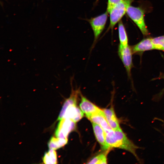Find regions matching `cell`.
I'll return each mask as SVG.
<instances>
[{"instance_id":"cell-1","label":"cell","mask_w":164,"mask_h":164,"mask_svg":"<svg viewBox=\"0 0 164 164\" xmlns=\"http://www.w3.org/2000/svg\"><path fill=\"white\" fill-rule=\"evenodd\" d=\"M106 140L110 147H114L125 150L132 153L139 161L137 150L139 148L129 140L120 128L116 130L113 129L105 132Z\"/></svg>"},{"instance_id":"cell-2","label":"cell","mask_w":164,"mask_h":164,"mask_svg":"<svg viewBox=\"0 0 164 164\" xmlns=\"http://www.w3.org/2000/svg\"><path fill=\"white\" fill-rule=\"evenodd\" d=\"M80 92L79 89L74 90L72 87L70 96L64 103L57 120H60L62 118H65L76 123L83 117V112L76 105L78 95Z\"/></svg>"},{"instance_id":"cell-3","label":"cell","mask_w":164,"mask_h":164,"mask_svg":"<svg viewBox=\"0 0 164 164\" xmlns=\"http://www.w3.org/2000/svg\"><path fill=\"white\" fill-rule=\"evenodd\" d=\"M126 13L128 17L135 23L144 36H148L149 32L145 24L144 18V11L139 7L129 5Z\"/></svg>"},{"instance_id":"cell-4","label":"cell","mask_w":164,"mask_h":164,"mask_svg":"<svg viewBox=\"0 0 164 164\" xmlns=\"http://www.w3.org/2000/svg\"><path fill=\"white\" fill-rule=\"evenodd\" d=\"M133 0H122L110 11V22L108 29L113 30L114 26L119 22L126 12L128 7Z\"/></svg>"},{"instance_id":"cell-5","label":"cell","mask_w":164,"mask_h":164,"mask_svg":"<svg viewBox=\"0 0 164 164\" xmlns=\"http://www.w3.org/2000/svg\"><path fill=\"white\" fill-rule=\"evenodd\" d=\"M118 54L125 68L128 78L131 79V70L134 67L132 59L133 53L131 46L128 45L123 46L119 44Z\"/></svg>"},{"instance_id":"cell-6","label":"cell","mask_w":164,"mask_h":164,"mask_svg":"<svg viewBox=\"0 0 164 164\" xmlns=\"http://www.w3.org/2000/svg\"><path fill=\"white\" fill-rule=\"evenodd\" d=\"M108 13L105 12L88 20L93 30L94 39L93 46L95 45L100 35L103 30L107 21Z\"/></svg>"},{"instance_id":"cell-7","label":"cell","mask_w":164,"mask_h":164,"mask_svg":"<svg viewBox=\"0 0 164 164\" xmlns=\"http://www.w3.org/2000/svg\"><path fill=\"white\" fill-rule=\"evenodd\" d=\"M75 122L67 118H62L58 123L55 134L57 137L67 138L69 133L75 128Z\"/></svg>"},{"instance_id":"cell-8","label":"cell","mask_w":164,"mask_h":164,"mask_svg":"<svg viewBox=\"0 0 164 164\" xmlns=\"http://www.w3.org/2000/svg\"><path fill=\"white\" fill-rule=\"evenodd\" d=\"M81 100L80 107L82 111L85 114L86 116L91 115L101 111L102 110L91 102L80 93Z\"/></svg>"},{"instance_id":"cell-9","label":"cell","mask_w":164,"mask_h":164,"mask_svg":"<svg viewBox=\"0 0 164 164\" xmlns=\"http://www.w3.org/2000/svg\"><path fill=\"white\" fill-rule=\"evenodd\" d=\"M131 47L133 54H141L145 51L155 50L152 38H149L143 39Z\"/></svg>"},{"instance_id":"cell-10","label":"cell","mask_w":164,"mask_h":164,"mask_svg":"<svg viewBox=\"0 0 164 164\" xmlns=\"http://www.w3.org/2000/svg\"><path fill=\"white\" fill-rule=\"evenodd\" d=\"M87 117L92 123L100 126L105 132L112 129L109 126L102 110L99 113Z\"/></svg>"},{"instance_id":"cell-11","label":"cell","mask_w":164,"mask_h":164,"mask_svg":"<svg viewBox=\"0 0 164 164\" xmlns=\"http://www.w3.org/2000/svg\"><path fill=\"white\" fill-rule=\"evenodd\" d=\"M93 131L98 142L104 150L108 149L110 146L107 143L105 138V133L103 128L99 125L93 123Z\"/></svg>"},{"instance_id":"cell-12","label":"cell","mask_w":164,"mask_h":164,"mask_svg":"<svg viewBox=\"0 0 164 164\" xmlns=\"http://www.w3.org/2000/svg\"><path fill=\"white\" fill-rule=\"evenodd\" d=\"M107 120L110 127L113 130L120 128L119 123L113 108L102 110Z\"/></svg>"},{"instance_id":"cell-13","label":"cell","mask_w":164,"mask_h":164,"mask_svg":"<svg viewBox=\"0 0 164 164\" xmlns=\"http://www.w3.org/2000/svg\"><path fill=\"white\" fill-rule=\"evenodd\" d=\"M67 138L52 137L49 142L48 145L50 149L56 150L64 146L67 142Z\"/></svg>"},{"instance_id":"cell-14","label":"cell","mask_w":164,"mask_h":164,"mask_svg":"<svg viewBox=\"0 0 164 164\" xmlns=\"http://www.w3.org/2000/svg\"><path fill=\"white\" fill-rule=\"evenodd\" d=\"M119 44L123 46L128 45V39L125 27L122 22L120 20L118 25Z\"/></svg>"},{"instance_id":"cell-15","label":"cell","mask_w":164,"mask_h":164,"mask_svg":"<svg viewBox=\"0 0 164 164\" xmlns=\"http://www.w3.org/2000/svg\"><path fill=\"white\" fill-rule=\"evenodd\" d=\"M43 163L46 164L57 163V155L54 150L50 149L45 153L43 158Z\"/></svg>"},{"instance_id":"cell-16","label":"cell","mask_w":164,"mask_h":164,"mask_svg":"<svg viewBox=\"0 0 164 164\" xmlns=\"http://www.w3.org/2000/svg\"><path fill=\"white\" fill-rule=\"evenodd\" d=\"M155 49L164 51V35L152 38Z\"/></svg>"},{"instance_id":"cell-17","label":"cell","mask_w":164,"mask_h":164,"mask_svg":"<svg viewBox=\"0 0 164 164\" xmlns=\"http://www.w3.org/2000/svg\"><path fill=\"white\" fill-rule=\"evenodd\" d=\"M107 158L104 154H99L93 158L88 162V164H106Z\"/></svg>"},{"instance_id":"cell-18","label":"cell","mask_w":164,"mask_h":164,"mask_svg":"<svg viewBox=\"0 0 164 164\" xmlns=\"http://www.w3.org/2000/svg\"><path fill=\"white\" fill-rule=\"evenodd\" d=\"M122 0H108L107 4V11L109 13L111 10Z\"/></svg>"},{"instance_id":"cell-19","label":"cell","mask_w":164,"mask_h":164,"mask_svg":"<svg viewBox=\"0 0 164 164\" xmlns=\"http://www.w3.org/2000/svg\"><path fill=\"white\" fill-rule=\"evenodd\" d=\"M159 79H164V74H161L159 77ZM164 94V88L162 89L161 91L159 94V97H160L163 94Z\"/></svg>"},{"instance_id":"cell-20","label":"cell","mask_w":164,"mask_h":164,"mask_svg":"<svg viewBox=\"0 0 164 164\" xmlns=\"http://www.w3.org/2000/svg\"><path fill=\"white\" fill-rule=\"evenodd\" d=\"M157 120H159V121H161V122H162V123H163L164 124V120H162L161 119H159V118H158L157 119Z\"/></svg>"}]
</instances>
